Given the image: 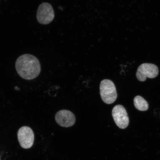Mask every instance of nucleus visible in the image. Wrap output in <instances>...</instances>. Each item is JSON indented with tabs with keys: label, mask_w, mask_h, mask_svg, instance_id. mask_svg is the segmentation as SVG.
Masks as SVG:
<instances>
[{
	"label": "nucleus",
	"mask_w": 160,
	"mask_h": 160,
	"mask_svg": "<svg viewBox=\"0 0 160 160\" xmlns=\"http://www.w3.org/2000/svg\"><path fill=\"white\" fill-rule=\"evenodd\" d=\"M159 73L157 65L150 63H143L138 68L136 77L139 81L144 82L147 78L150 79L157 77Z\"/></svg>",
	"instance_id": "nucleus-3"
},
{
	"label": "nucleus",
	"mask_w": 160,
	"mask_h": 160,
	"mask_svg": "<svg viewBox=\"0 0 160 160\" xmlns=\"http://www.w3.org/2000/svg\"><path fill=\"white\" fill-rule=\"evenodd\" d=\"M100 91L101 98L105 103L111 104L117 100V90L114 83L111 80H103L100 83Z\"/></svg>",
	"instance_id": "nucleus-2"
},
{
	"label": "nucleus",
	"mask_w": 160,
	"mask_h": 160,
	"mask_svg": "<svg viewBox=\"0 0 160 160\" xmlns=\"http://www.w3.org/2000/svg\"><path fill=\"white\" fill-rule=\"evenodd\" d=\"M18 140L21 147L28 149L32 146L34 141V134L29 127H22L18 132Z\"/></svg>",
	"instance_id": "nucleus-6"
},
{
	"label": "nucleus",
	"mask_w": 160,
	"mask_h": 160,
	"mask_svg": "<svg viewBox=\"0 0 160 160\" xmlns=\"http://www.w3.org/2000/svg\"><path fill=\"white\" fill-rule=\"evenodd\" d=\"M55 14L52 7L50 4L43 3L38 8L37 19L40 23L47 25L53 21Z\"/></svg>",
	"instance_id": "nucleus-5"
},
{
	"label": "nucleus",
	"mask_w": 160,
	"mask_h": 160,
	"mask_svg": "<svg viewBox=\"0 0 160 160\" xmlns=\"http://www.w3.org/2000/svg\"><path fill=\"white\" fill-rule=\"evenodd\" d=\"M134 105L136 108L139 111H145L149 109L148 102L141 96H136L133 100Z\"/></svg>",
	"instance_id": "nucleus-8"
},
{
	"label": "nucleus",
	"mask_w": 160,
	"mask_h": 160,
	"mask_svg": "<svg viewBox=\"0 0 160 160\" xmlns=\"http://www.w3.org/2000/svg\"></svg>",
	"instance_id": "nucleus-10"
},
{
	"label": "nucleus",
	"mask_w": 160,
	"mask_h": 160,
	"mask_svg": "<svg viewBox=\"0 0 160 160\" xmlns=\"http://www.w3.org/2000/svg\"><path fill=\"white\" fill-rule=\"evenodd\" d=\"M112 116L116 124L119 128L125 129L128 126L129 118L122 105H118L114 107L112 110Z\"/></svg>",
	"instance_id": "nucleus-4"
},
{
	"label": "nucleus",
	"mask_w": 160,
	"mask_h": 160,
	"mask_svg": "<svg viewBox=\"0 0 160 160\" xmlns=\"http://www.w3.org/2000/svg\"><path fill=\"white\" fill-rule=\"evenodd\" d=\"M55 119L58 124L65 128L72 127L76 122L75 115L67 110H62L58 112L55 115Z\"/></svg>",
	"instance_id": "nucleus-7"
},
{
	"label": "nucleus",
	"mask_w": 160,
	"mask_h": 160,
	"mask_svg": "<svg viewBox=\"0 0 160 160\" xmlns=\"http://www.w3.org/2000/svg\"><path fill=\"white\" fill-rule=\"evenodd\" d=\"M15 68L20 77L28 80L34 79L41 71L38 59L28 54L22 55L18 58L16 62Z\"/></svg>",
	"instance_id": "nucleus-1"
},
{
	"label": "nucleus",
	"mask_w": 160,
	"mask_h": 160,
	"mask_svg": "<svg viewBox=\"0 0 160 160\" xmlns=\"http://www.w3.org/2000/svg\"><path fill=\"white\" fill-rule=\"evenodd\" d=\"M0 160H1V157H0Z\"/></svg>",
	"instance_id": "nucleus-9"
}]
</instances>
